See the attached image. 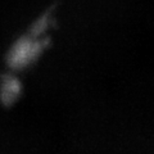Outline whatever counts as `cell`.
Returning a JSON list of instances; mask_svg holds the SVG:
<instances>
[{
  "mask_svg": "<svg viewBox=\"0 0 154 154\" xmlns=\"http://www.w3.org/2000/svg\"><path fill=\"white\" fill-rule=\"evenodd\" d=\"M50 21H51V19H50V17H49V14H48V13H45L44 16H41L36 22H33V25L31 27V35L40 36L41 33H44L46 28L49 27Z\"/></svg>",
  "mask_w": 154,
  "mask_h": 154,
  "instance_id": "obj_3",
  "label": "cell"
},
{
  "mask_svg": "<svg viewBox=\"0 0 154 154\" xmlns=\"http://www.w3.org/2000/svg\"><path fill=\"white\" fill-rule=\"evenodd\" d=\"M21 95V82L13 76L3 80L0 86V100L4 104H13Z\"/></svg>",
  "mask_w": 154,
  "mask_h": 154,
  "instance_id": "obj_2",
  "label": "cell"
},
{
  "mask_svg": "<svg viewBox=\"0 0 154 154\" xmlns=\"http://www.w3.org/2000/svg\"><path fill=\"white\" fill-rule=\"evenodd\" d=\"M44 49V41L38 36H23L12 45L8 53V64L14 69L25 68L35 62Z\"/></svg>",
  "mask_w": 154,
  "mask_h": 154,
  "instance_id": "obj_1",
  "label": "cell"
}]
</instances>
